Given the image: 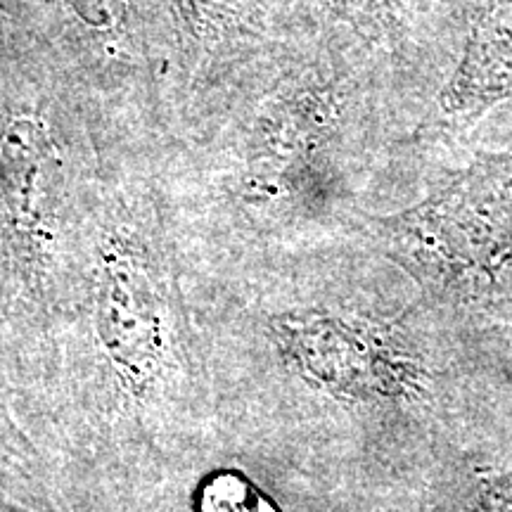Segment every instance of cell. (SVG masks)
Instances as JSON below:
<instances>
[{"label":"cell","instance_id":"cell-6","mask_svg":"<svg viewBox=\"0 0 512 512\" xmlns=\"http://www.w3.org/2000/svg\"><path fill=\"white\" fill-rule=\"evenodd\" d=\"M463 512H512V463L486 475L465 501Z\"/></svg>","mask_w":512,"mask_h":512},{"label":"cell","instance_id":"cell-1","mask_svg":"<svg viewBox=\"0 0 512 512\" xmlns=\"http://www.w3.org/2000/svg\"><path fill=\"white\" fill-rule=\"evenodd\" d=\"M361 226L439 309L512 323V145L479 152L427 200Z\"/></svg>","mask_w":512,"mask_h":512},{"label":"cell","instance_id":"cell-2","mask_svg":"<svg viewBox=\"0 0 512 512\" xmlns=\"http://www.w3.org/2000/svg\"><path fill=\"white\" fill-rule=\"evenodd\" d=\"M264 337L287 377L344 406H396L425 392L418 354L387 320L311 306L268 316Z\"/></svg>","mask_w":512,"mask_h":512},{"label":"cell","instance_id":"cell-7","mask_svg":"<svg viewBox=\"0 0 512 512\" xmlns=\"http://www.w3.org/2000/svg\"><path fill=\"white\" fill-rule=\"evenodd\" d=\"M0 512H29V510H24V508H17V505H12V503L3 501V498H0Z\"/></svg>","mask_w":512,"mask_h":512},{"label":"cell","instance_id":"cell-5","mask_svg":"<svg viewBox=\"0 0 512 512\" xmlns=\"http://www.w3.org/2000/svg\"><path fill=\"white\" fill-rule=\"evenodd\" d=\"M202 512H278L268 498L261 496L238 472H219L202 484Z\"/></svg>","mask_w":512,"mask_h":512},{"label":"cell","instance_id":"cell-3","mask_svg":"<svg viewBox=\"0 0 512 512\" xmlns=\"http://www.w3.org/2000/svg\"><path fill=\"white\" fill-rule=\"evenodd\" d=\"M0 200L5 204L15 252L38 271L57 235L62 207V166L43 131L19 121L0 145Z\"/></svg>","mask_w":512,"mask_h":512},{"label":"cell","instance_id":"cell-4","mask_svg":"<svg viewBox=\"0 0 512 512\" xmlns=\"http://www.w3.org/2000/svg\"><path fill=\"white\" fill-rule=\"evenodd\" d=\"M512 98V0H475L463 55L437 98L439 119L470 126Z\"/></svg>","mask_w":512,"mask_h":512}]
</instances>
